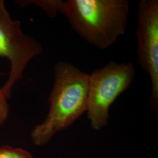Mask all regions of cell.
<instances>
[{"label": "cell", "instance_id": "obj_1", "mask_svg": "<svg viewBox=\"0 0 158 158\" xmlns=\"http://www.w3.org/2000/svg\"><path fill=\"white\" fill-rule=\"evenodd\" d=\"M49 97V111L35 127L31 136L35 145H45L57 132L65 130L87 111L89 74L69 63L59 62Z\"/></svg>", "mask_w": 158, "mask_h": 158}, {"label": "cell", "instance_id": "obj_2", "mask_svg": "<svg viewBox=\"0 0 158 158\" xmlns=\"http://www.w3.org/2000/svg\"><path fill=\"white\" fill-rule=\"evenodd\" d=\"M130 14L127 0H69L64 15L89 44L106 49L125 34Z\"/></svg>", "mask_w": 158, "mask_h": 158}, {"label": "cell", "instance_id": "obj_3", "mask_svg": "<svg viewBox=\"0 0 158 158\" xmlns=\"http://www.w3.org/2000/svg\"><path fill=\"white\" fill-rule=\"evenodd\" d=\"M135 75L132 63L115 62H110L89 74L87 112L93 130H101L108 124L110 108L129 88Z\"/></svg>", "mask_w": 158, "mask_h": 158}, {"label": "cell", "instance_id": "obj_4", "mask_svg": "<svg viewBox=\"0 0 158 158\" xmlns=\"http://www.w3.org/2000/svg\"><path fill=\"white\" fill-rule=\"evenodd\" d=\"M42 51L40 42L24 34L19 21L14 20L0 0V59L4 57L10 63L8 78L1 88L7 98L12 87L19 80L29 62Z\"/></svg>", "mask_w": 158, "mask_h": 158}, {"label": "cell", "instance_id": "obj_5", "mask_svg": "<svg viewBox=\"0 0 158 158\" xmlns=\"http://www.w3.org/2000/svg\"><path fill=\"white\" fill-rule=\"evenodd\" d=\"M137 53L142 68L151 82L150 104L157 114L158 107V1L141 0L137 10Z\"/></svg>", "mask_w": 158, "mask_h": 158}, {"label": "cell", "instance_id": "obj_6", "mask_svg": "<svg viewBox=\"0 0 158 158\" xmlns=\"http://www.w3.org/2000/svg\"><path fill=\"white\" fill-rule=\"evenodd\" d=\"M18 4L23 6L34 4L39 6L45 12L48 17H56L57 13L65 14L66 2L61 0H34V1H19Z\"/></svg>", "mask_w": 158, "mask_h": 158}, {"label": "cell", "instance_id": "obj_7", "mask_svg": "<svg viewBox=\"0 0 158 158\" xmlns=\"http://www.w3.org/2000/svg\"><path fill=\"white\" fill-rule=\"evenodd\" d=\"M0 158H33L32 155L25 149L10 146L0 147Z\"/></svg>", "mask_w": 158, "mask_h": 158}, {"label": "cell", "instance_id": "obj_8", "mask_svg": "<svg viewBox=\"0 0 158 158\" xmlns=\"http://www.w3.org/2000/svg\"><path fill=\"white\" fill-rule=\"evenodd\" d=\"M7 97L0 89V124H3L8 118L9 114V106Z\"/></svg>", "mask_w": 158, "mask_h": 158}]
</instances>
